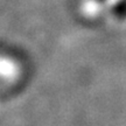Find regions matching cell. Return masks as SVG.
Masks as SVG:
<instances>
[{
	"label": "cell",
	"instance_id": "6da1fadb",
	"mask_svg": "<svg viewBox=\"0 0 126 126\" xmlns=\"http://www.w3.org/2000/svg\"><path fill=\"white\" fill-rule=\"evenodd\" d=\"M117 13L119 14V16H120V18H126V8L124 9V11H118Z\"/></svg>",
	"mask_w": 126,
	"mask_h": 126
}]
</instances>
